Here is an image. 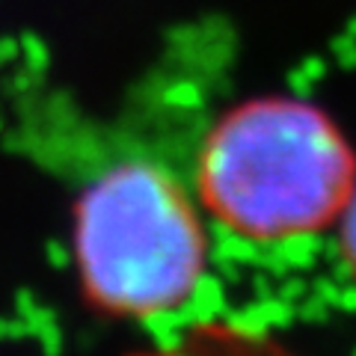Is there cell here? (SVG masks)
Returning <instances> with one entry per match:
<instances>
[{"instance_id":"6da1fadb","label":"cell","mask_w":356,"mask_h":356,"mask_svg":"<svg viewBox=\"0 0 356 356\" xmlns=\"http://www.w3.org/2000/svg\"><path fill=\"white\" fill-rule=\"evenodd\" d=\"M356 187V152L324 107L252 95L205 131L193 193L205 217L259 247L336 226Z\"/></svg>"},{"instance_id":"7a4b0ae2","label":"cell","mask_w":356,"mask_h":356,"mask_svg":"<svg viewBox=\"0 0 356 356\" xmlns=\"http://www.w3.org/2000/svg\"><path fill=\"white\" fill-rule=\"evenodd\" d=\"M205 220L166 166L128 158L95 172L72 205V267L86 306L116 321L191 306L208 273Z\"/></svg>"},{"instance_id":"3957f363","label":"cell","mask_w":356,"mask_h":356,"mask_svg":"<svg viewBox=\"0 0 356 356\" xmlns=\"http://www.w3.org/2000/svg\"><path fill=\"white\" fill-rule=\"evenodd\" d=\"M336 232H339V255L344 267H348L350 280L356 282V187L341 211V217L336 220Z\"/></svg>"}]
</instances>
